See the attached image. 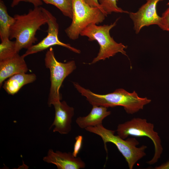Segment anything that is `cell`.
<instances>
[{"label":"cell","instance_id":"obj_1","mask_svg":"<svg viewBox=\"0 0 169 169\" xmlns=\"http://www.w3.org/2000/svg\"><path fill=\"white\" fill-rule=\"evenodd\" d=\"M73 83L78 92L82 95L85 96L92 105L101 106L107 108L122 106L128 114H132L143 109L144 105L151 101L146 97H139L135 91L129 93L123 89H119L112 93L100 95L83 88L77 83Z\"/></svg>","mask_w":169,"mask_h":169},{"label":"cell","instance_id":"obj_2","mask_svg":"<svg viewBox=\"0 0 169 169\" xmlns=\"http://www.w3.org/2000/svg\"><path fill=\"white\" fill-rule=\"evenodd\" d=\"M15 21L9 31V39H15L17 51L28 49L37 41L35 37L37 30L43 25L47 23V20L42 7H34L27 14H16L13 16Z\"/></svg>","mask_w":169,"mask_h":169},{"label":"cell","instance_id":"obj_3","mask_svg":"<svg viewBox=\"0 0 169 169\" xmlns=\"http://www.w3.org/2000/svg\"><path fill=\"white\" fill-rule=\"evenodd\" d=\"M85 129L101 137L107 153V143L111 142L114 144L125 158L130 169H133L136 162L146 155L145 150L147 146L143 145L140 147H137L136 146L139 142L134 137L129 138L124 140L118 135H115V131L105 128L102 124L89 127Z\"/></svg>","mask_w":169,"mask_h":169},{"label":"cell","instance_id":"obj_4","mask_svg":"<svg viewBox=\"0 0 169 169\" xmlns=\"http://www.w3.org/2000/svg\"><path fill=\"white\" fill-rule=\"evenodd\" d=\"M118 19L117 18L110 25L98 26L95 23L91 24L80 33V35L87 37L89 41H97L100 46L97 55L89 64H90L108 59L118 53L127 56L124 50L127 46L116 42L110 34V30L116 25Z\"/></svg>","mask_w":169,"mask_h":169},{"label":"cell","instance_id":"obj_5","mask_svg":"<svg viewBox=\"0 0 169 169\" xmlns=\"http://www.w3.org/2000/svg\"><path fill=\"white\" fill-rule=\"evenodd\" d=\"M105 17L99 8L90 6L84 0H73L72 21L65 32L70 39H76L89 25L101 23Z\"/></svg>","mask_w":169,"mask_h":169},{"label":"cell","instance_id":"obj_6","mask_svg":"<svg viewBox=\"0 0 169 169\" xmlns=\"http://www.w3.org/2000/svg\"><path fill=\"white\" fill-rule=\"evenodd\" d=\"M154 125L147 122L146 119L134 118L119 124L116 131L117 135L124 139L129 136H146L150 139L154 144L155 153L153 158L147 163L152 165L157 161L163 151L160 138L158 133L154 131Z\"/></svg>","mask_w":169,"mask_h":169},{"label":"cell","instance_id":"obj_7","mask_svg":"<svg viewBox=\"0 0 169 169\" xmlns=\"http://www.w3.org/2000/svg\"><path fill=\"white\" fill-rule=\"evenodd\" d=\"M44 61L46 68L50 71L51 86L48 104L49 106H50L54 102L61 100L60 88L65 78L75 70L76 67L74 60L66 63L58 61L51 47L45 54Z\"/></svg>","mask_w":169,"mask_h":169},{"label":"cell","instance_id":"obj_8","mask_svg":"<svg viewBox=\"0 0 169 169\" xmlns=\"http://www.w3.org/2000/svg\"><path fill=\"white\" fill-rule=\"evenodd\" d=\"M42 11L47 20L48 29L47 36L36 44L33 45L27 49L23 55L25 57L44 50L52 46L58 45L65 47L74 52L79 54L80 51L60 41L58 37L59 25L57 19L52 14L45 8L42 7Z\"/></svg>","mask_w":169,"mask_h":169},{"label":"cell","instance_id":"obj_9","mask_svg":"<svg viewBox=\"0 0 169 169\" xmlns=\"http://www.w3.org/2000/svg\"><path fill=\"white\" fill-rule=\"evenodd\" d=\"M164 0H146L135 12H129V14L134 24V29L136 33H138L142 28L152 25L159 26L161 21V17L156 12L158 3Z\"/></svg>","mask_w":169,"mask_h":169},{"label":"cell","instance_id":"obj_10","mask_svg":"<svg viewBox=\"0 0 169 169\" xmlns=\"http://www.w3.org/2000/svg\"><path fill=\"white\" fill-rule=\"evenodd\" d=\"M55 110L54 121L50 128L54 126L53 132L66 134L71 130L72 118L74 115V109L69 106L64 101H59L52 105Z\"/></svg>","mask_w":169,"mask_h":169},{"label":"cell","instance_id":"obj_11","mask_svg":"<svg viewBox=\"0 0 169 169\" xmlns=\"http://www.w3.org/2000/svg\"><path fill=\"white\" fill-rule=\"evenodd\" d=\"M43 160L55 165L58 169H80L85 167V163L81 158L74 157L72 153L63 152L59 151H54L52 149L49 150Z\"/></svg>","mask_w":169,"mask_h":169},{"label":"cell","instance_id":"obj_12","mask_svg":"<svg viewBox=\"0 0 169 169\" xmlns=\"http://www.w3.org/2000/svg\"><path fill=\"white\" fill-rule=\"evenodd\" d=\"M24 57L17 53L13 56L0 61V86L7 78L16 74L26 73L28 70Z\"/></svg>","mask_w":169,"mask_h":169},{"label":"cell","instance_id":"obj_13","mask_svg":"<svg viewBox=\"0 0 169 169\" xmlns=\"http://www.w3.org/2000/svg\"><path fill=\"white\" fill-rule=\"evenodd\" d=\"M90 112L85 116H79L76 120V122L81 128L84 129L102 124L104 119L109 115L111 112L107 110V108L101 106L92 105Z\"/></svg>","mask_w":169,"mask_h":169},{"label":"cell","instance_id":"obj_14","mask_svg":"<svg viewBox=\"0 0 169 169\" xmlns=\"http://www.w3.org/2000/svg\"><path fill=\"white\" fill-rule=\"evenodd\" d=\"M36 78L34 74H16L10 77L5 81L3 88L8 94L13 95L24 85L34 82Z\"/></svg>","mask_w":169,"mask_h":169},{"label":"cell","instance_id":"obj_15","mask_svg":"<svg viewBox=\"0 0 169 169\" xmlns=\"http://www.w3.org/2000/svg\"><path fill=\"white\" fill-rule=\"evenodd\" d=\"M15 21L14 17L10 16L7 8L2 0H0V38L1 41L9 39L10 27Z\"/></svg>","mask_w":169,"mask_h":169},{"label":"cell","instance_id":"obj_16","mask_svg":"<svg viewBox=\"0 0 169 169\" xmlns=\"http://www.w3.org/2000/svg\"><path fill=\"white\" fill-rule=\"evenodd\" d=\"M47 4L53 5L58 8L63 14L72 19L73 0H40Z\"/></svg>","mask_w":169,"mask_h":169},{"label":"cell","instance_id":"obj_17","mask_svg":"<svg viewBox=\"0 0 169 169\" xmlns=\"http://www.w3.org/2000/svg\"><path fill=\"white\" fill-rule=\"evenodd\" d=\"M0 44V61L11 58L18 53L17 51L15 41L10 39L1 41Z\"/></svg>","mask_w":169,"mask_h":169},{"label":"cell","instance_id":"obj_18","mask_svg":"<svg viewBox=\"0 0 169 169\" xmlns=\"http://www.w3.org/2000/svg\"><path fill=\"white\" fill-rule=\"evenodd\" d=\"M118 0H99V3L103 12L107 17L113 12L128 14L129 12L123 10L117 5Z\"/></svg>","mask_w":169,"mask_h":169},{"label":"cell","instance_id":"obj_19","mask_svg":"<svg viewBox=\"0 0 169 169\" xmlns=\"http://www.w3.org/2000/svg\"><path fill=\"white\" fill-rule=\"evenodd\" d=\"M167 4L169 5V3ZM161 18L159 27L162 30L169 32V6L162 14Z\"/></svg>","mask_w":169,"mask_h":169},{"label":"cell","instance_id":"obj_20","mask_svg":"<svg viewBox=\"0 0 169 169\" xmlns=\"http://www.w3.org/2000/svg\"><path fill=\"white\" fill-rule=\"evenodd\" d=\"M75 141L74 144V150L72 153L73 156L77 157L82 147L83 137L81 135H78L75 138Z\"/></svg>","mask_w":169,"mask_h":169},{"label":"cell","instance_id":"obj_21","mask_svg":"<svg viewBox=\"0 0 169 169\" xmlns=\"http://www.w3.org/2000/svg\"><path fill=\"white\" fill-rule=\"evenodd\" d=\"M21 2L31 3L33 5L34 7H39L43 4L42 1L40 0H12L11 6L12 7H14Z\"/></svg>","mask_w":169,"mask_h":169},{"label":"cell","instance_id":"obj_22","mask_svg":"<svg viewBox=\"0 0 169 169\" xmlns=\"http://www.w3.org/2000/svg\"><path fill=\"white\" fill-rule=\"evenodd\" d=\"M84 0L86 3H88L90 6L93 7H96V8H99L102 12L104 14L102 8H101L100 5L99 4L98 0Z\"/></svg>","mask_w":169,"mask_h":169},{"label":"cell","instance_id":"obj_23","mask_svg":"<svg viewBox=\"0 0 169 169\" xmlns=\"http://www.w3.org/2000/svg\"><path fill=\"white\" fill-rule=\"evenodd\" d=\"M156 169H169V161L166 164L157 167Z\"/></svg>","mask_w":169,"mask_h":169}]
</instances>
